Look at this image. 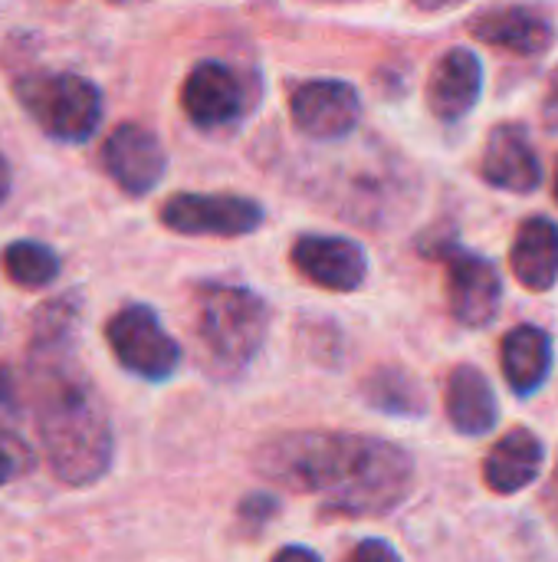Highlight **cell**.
<instances>
[{"label":"cell","instance_id":"obj_1","mask_svg":"<svg viewBox=\"0 0 558 562\" xmlns=\"http://www.w3.org/2000/svg\"><path fill=\"white\" fill-rule=\"evenodd\" d=\"M33 405L49 471L69 487H89L112 468V422L95 385L66 356L33 359Z\"/></svg>","mask_w":558,"mask_h":562},{"label":"cell","instance_id":"obj_2","mask_svg":"<svg viewBox=\"0 0 558 562\" xmlns=\"http://www.w3.org/2000/svg\"><path fill=\"white\" fill-rule=\"evenodd\" d=\"M270 326L266 303L247 286H204L197 293L194 333L207 366L220 375L247 369Z\"/></svg>","mask_w":558,"mask_h":562},{"label":"cell","instance_id":"obj_3","mask_svg":"<svg viewBox=\"0 0 558 562\" xmlns=\"http://www.w3.org/2000/svg\"><path fill=\"white\" fill-rule=\"evenodd\" d=\"M411 481H414V464L408 451L382 438L355 435V448L342 481L332 487L329 497H322V514L382 517L411 494Z\"/></svg>","mask_w":558,"mask_h":562},{"label":"cell","instance_id":"obj_4","mask_svg":"<svg viewBox=\"0 0 558 562\" xmlns=\"http://www.w3.org/2000/svg\"><path fill=\"white\" fill-rule=\"evenodd\" d=\"M355 435L342 431H289L280 438L263 441L253 451V471L260 481L293 491V494H312L326 497L352 454Z\"/></svg>","mask_w":558,"mask_h":562},{"label":"cell","instance_id":"obj_5","mask_svg":"<svg viewBox=\"0 0 558 562\" xmlns=\"http://www.w3.org/2000/svg\"><path fill=\"white\" fill-rule=\"evenodd\" d=\"M16 99L26 115L56 142H86L102 122V92L95 82L72 72H36L16 82Z\"/></svg>","mask_w":558,"mask_h":562},{"label":"cell","instance_id":"obj_6","mask_svg":"<svg viewBox=\"0 0 558 562\" xmlns=\"http://www.w3.org/2000/svg\"><path fill=\"white\" fill-rule=\"evenodd\" d=\"M105 339H109L115 359L122 362V369H128L138 379L164 382L181 366V346L161 326L155 310H148L141 303L118 310L105 326Z\"/></svg>","mask_w":558,"mask_h":562},{"label":"cell","instance_id":"obj_7","mask_svg":"<svg viewBox=\"0 0 558 562\" xmlns=\"http://www.w3.org/2000/svg\"><path fill=\"white\" fill-rule=\"evenodd\" d=\"M266 211L240 194H174L161 204V224L178 234L243 237L263 224Z\"/></svg>","mask_w":558,"mask_h":562},{"label":"cell","instance_id":"obj_8","mask_svg":"<svg viewBox=\"0 0 558 562\" xmlns=\"http://www.w3.org/2000/svg\"><path fill=\"white\" fill-rule=\"evenodd\" d=\"M293 125L319 142L345 138L362 119V99L345 79H309L289 95Z\"/></svg>","mask_w":558,"mask_h":562},{"label":"cell","instance_id":"obj_9","mask_svg":"<svg viewBox=\"0 0 558 562\" xmlns=\"http://www.w3.org/2000/svg\"><path fill=\"white\" fill-rule=\"evenodd\" d=\"M441 254L447 263V300L454 319L470 329L493 323L503 300V283L497 267L460 247H444Z\"/></svg>","mask_w":558,"mask_h":562},{"label":"cell","instance_id":"obj_10","mask_svg":"<svg viewBox=\"0 0 558 562\" xmlns=\"http://www.w3.org/2000/svg\"><path fill=\"white\" fill-rule=\"evenodd\" d=\"M293 267L316 286L332 293H352L368 277L365 250L349 237L306 234L293 247Z\"/></svg>","mask_w":558,"mask_h":562},{"label":"cell","instance_id":"obj_11","mask_svg":"<svg viewBox=\"0 0 558 562\" xmlns=\"http://www.w3.org/2000/svg\"><path fill=\"white\" fill-rule=\"evenodd\" d=\"M243 105L247 99L240 76L217 59L197 63L181 86V109L201 128H220L237 122L243 115Z\"/></svg>","mask_w":558,"mask_h":562},{"label":"cell","instance_id":"obj_12","mask_svg":"<svg viewBox=\"0 0 558 562\" xmlns=\"http://www.w3.org/2000/svg\"><path fill=\"white\" fill-rule=\"evenodd\" d=\"M102 165H105L109 178L125 194H148L161 181V175L168 168V158H164L161 142L145 125L125 122L105 138Z\"/></svg>","mask_w":558,"mask_h":562},{"label":"cell","instance_id":"obj_13","mask_svg":"<svg viewBox=\"0 0 558 562\" xmlns=\"http://www.w3.org/2000/svg\"><path fill=\"white\" fill-rule=\"evenodd\" d=\"M483 92V63L470 49H447L431 79H428V105L437 119L457 122L464 119Z\"/></svg>","mask_w":558,"mask_h":562},{"label":"cell","instance_id":"obj_14","mask_svg":"<svg viewBox=\"0 0 558 562\" xmlns=\"http://www.w3.org/2000/svg\"><path fill=\"white\" fill-rule=\"evenodd\" d=\"M480 171L493 188L516 191V194H529L543 181L539 155L520 125H497L493 128V135L483 148Z\"/></svg>","mask_w":558,"mask_h":562},{"label":"cell","instance_id":"obj_15","mask_svg":"<svg viewBox=\"0 0 558 562\" xmlns=\"http://www.w3.org/2000/svg\"><path fill=\"white\" fill-rule=\"evenodd\" d=\"M474 33L483 43L503 46V49L520 53V56H536V53L549 49L556 40L549 16H543L536 7H503V10L483 13L474 23Z\"/></svg>","mask_w":558,"mask_h":562},{"label":"cell","instance_id":"obj_16","mask_svg":"<svg viewBox=\"0 0 558 562\" xmlns=\"http://www.w3.org/2000/svg\"><path fill=\"white\" fill-rule=\"evenodd\" d=\"M516 280L526 290H553L558 280V224L549 217H529L510 250Z\"/></svg>","mask_w":558,"mask_h":562},{"label":"cell","instance_id":"obj_17","mask_svg":"<svg viewBox=\"0 0 558 562\" xmlns=\"http://www.w3.org/2000/svg\"><path fill=\"white\" fill-rule=\"evenodd\" d=\"M539 468H543L539 438L526 428H516L493 445L483 464V477L497 494H516L539 477Z\"/></svg>","mask_w":558,"mask_h":562},{"label":"cell","instance_id":"obj_18","mask_svg":"<svg viewBox=\"0 0 558 562\" xmlns=\"http://www.w3.org/2000/svg\"><path fill=\"white\" fill-rule=\"evenodd\" d=\"M447 418L460 435H487L497 425V395L474 366H457L447 379Z\"/></svg>","mask_w":558,"mask_h":562},{"label":"cell","instance_id":"obj_19","mask_svg":"<svg viewBox=\"0 0 558 562\" xmlns=\"http://www.w3.org/2000/svg\"><path fill=\"white\" fill-rule=\"evenodd\" d=\"M500 362L510 389L520 395H533L553 369V339L536 326H520L503 339Z\"/></svg>","mask_w":558,"mask_h":562},{"label":"cell","instance_id":"obj_20","mask_svg":"<svg viewBox=\"0 0 558 562\" xmlns=\"http://www.w3.org/2000/svg\"><path fill=\"white\" fill-rule=\"evenodd\" d=\"M362 395L372 408L385 412V415H421L424 412V392L421 385L401 372V369H375L365 382H362Z\"/></svg>","mask_w":558,"mask_h":562},{"label":"cell","instance_id":"obj_21","mask_svg":"<svg viewBox=\"0 0 558 562\" xmlns=\"http://www.w3.org/2000/svg\"><path fill=\"white\" fill-rule=\"evenodd\" d=\"M3 270L16 286H49L59 277V257L39 240H13L3 250Z\"/></svg>","mask_w":558,"mask_h":562},{"label":"cell","instance_id":"obj_22","mask_svg":"<svg viewBox=\"0 0 558 562\" xmlns=\"http://www.w3.org/2000/svg\"><path fill=\"white\" fill-rule=\"evenodd\" d=\"M33 464V451L30 445H23L16 435L10 431H0V487L23 477Z\"/></svg>","mask_w":558,"mask_h":562},{"label":"cell","instance_id":"obj_23","mask_svg":"<svg viewBox=\"0 0 558 562\" xmlns=\"http://www.w3.org/2000/svg\"><path fill=\"white\" fill-rule=\"evenodd\" d=\"M276 510H280V504H276L270 494H253V497H247V501L240 504L237 514H240V524H253V527L260 530Z\"/></svg>","mask_w":558,"mask_h":562},{"label":"cell","instance_id":"obj_24","mask_svg":"<svg viewBox=\"0 0 558 562\" xmlns=\"http://www.w3.org/2000/svg\"><path fill=\"white\" fill-rule=\"evenodd\" d=\"M20 415V382L10 366H0V418Z\"/></svg>","mask_w":558,"mask_h":562},{"label":"cell","instance_id":"obj_25","mask_svg":"<svg viewBox=\"0 0 558 562\" xmlns=\"http://www.w3.org/2000/svg\"><path fill=\"white\" fill-rule=\"evenodd\" d=\"M345 562H401V557H398V550L388 547L385 540H365V543H358V547L349 553V560Z\"/></svg>","mask_w":558,"mask_h":562},{"label":"cell","instance_id":"obj_26","mask_svg":"<svg viewBox=\"0 0 558 562\" xmlns=\"http://www.w3.org/2000/svg\"><path fill=\"white\" fill-rule=\"evenodd\" d=\"M543 125L558 135V69L549 76V92L543 99Z\"/></svg>","mask_w":558,"mask_h":562},{"label":"cell","instance_id":"obj_27","mask_svg":"<svg viewBox=\"0 0 558 562\" xmlns=\"http://www.w3.org/2000/svg\"><path fill=\"white\" fill-rule=\"evenodd\" d=\"M273 562H322L312 550H306V547H286V550H280Z\"/></svg>","mask_w":558,"mask_h":562},{"label":"cell","instance_id":"obj_28","mask_svg":"<svg viewBox=\"0 0 558 562\" xmlns=\"http://www.w3.org/2000/svg\"><path fill=\"white\" fill-rule=\"evenodd\" d=\"M464 0H414L418 10H428V13H437V10H451V7H460Z\"/></svg>","mask_w":558,"mask_h":562},{"label":"cell","instance_id":"obj_29","mask_svg":"<svg viewBox=\"0 0 558 562\" xmlns=\"http://www.w3.org/2000/svg\"><path fill=\"white\" fill-rule=\"evenodd\" d=\"M7 194H10V165H7V158L0 151V204L7 201Z\"/></svg>","mask_w":558,"mask_h":562},{"label":"cell","instance_id":"obj_30","mask_svg":"<svg viewBox=\"0 0 558 562\" xmlns=\"http://www.w3.org/2000/svg\"><path fill=\"white\" fill-rule=\"evenodd\" d=\"M549 504H553V510H556L558 517V468L556 474H553V487H549Z\"/></svg>","mask_w":558,"mask_h":562},{"label":"cell","instance_id":"obj_31","mask_svg":"<svg viewBox=\"0 0 558 562\" xmlns=\"http://www.w3.org/2000/svg\"><path fill=\"white\" fill-rule=\"evenodd\" d=\"M556 198H558V168H556Z\"/></svg>","mask_w":558,"mask_h":562},{"label":"cell","instance_id":"obj_32","mask_svg":"<svg viewBox=\"0 0 558 562\" xmlns=\"http://www.w3.org/2000/svg\"><path fill=\"white\" fill-rule=\"evenodd\" d=\"M115 3H132V0H115Z\"/></svg>","mask_w":558,"mask_h":562}]
</instances>
